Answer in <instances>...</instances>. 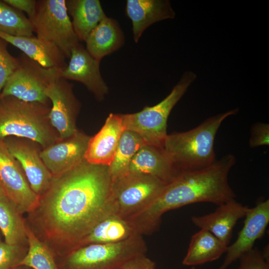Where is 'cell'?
I'll return each instance as SVG.
<instances>
[{
  "label": "cell",
  "mask_w": 269,
  "mask_h": 269,
  "mask_svg": "<svg viewBox=\"0 0 269 269\" xmlns=\"http://www.w3.org/2000/svg\"><path fill=\"white\" fill-rule=\"evenodd\" d=\"M112 183L109 166L86 160L53 176L34 209L47 236L75 248L97 223L116 214Z\"/></svg>",
  "instance_id": "cell-1"
},
{
  "label": "cell",
  "mask_w": 269,
  "mask_h": 269,
  "mask_svg": "<svg viewBox=\"0 0 269 269\" xmlns=\"http://www.w3.org/2000/svg\"><path fill=\"white\" fill-rule=\"evenodd\" d=\"M236 161L228 154L208 167L179 172L148 206L128 221L138 235H149L158 229L162 216L170 210L200 202L220 205L236 199L228 181Z\"/></svg>",
  "instance_id": "cell-2"
},
{
  "label": "cell",
  "mask_w": 269,
  "mask_h": 269,
  "mask_svg": "<svg viewBox=\"0 0 269 269\" xmlns=\"http://www.w3.org/2000/svg\"><path fill=\"white\" fill-rule=\"evenodd\" d=\"M238 111V109L231 110L206 119L190 130L167 134L163 147L178 173L203 168L216 161V134L224 120Z\"/></svg>",
  "instance_id": "cell-3"
},
{
  "label": "cell",
  "mask_w": 269,
  "mask_h": 269,
  "mask_svg": "<svg viewBox=\"0 0 269 269\" xmlns=\"http://www.w3.org/2000/svg\"><path fill=\"white\" fill-rule=\"evenodd\" d=\"M51 104L0 97V138H24L45 148L60 138L51 124Z\"/></svg>",
  "instance_id": "cell-4"
},
{
  "label": "cell",
  "mask_w": 269,
  "mask_h": 269,
  "mask_svg": "<svg viewBox=\"0 0 269 269\" xmlns=\"http://www.w3.org/2000/svg\"><path fill=\"white\" fill-rule=\"evenodd\" d=\"M196 78L194 73L187 71L169 94L157 104L145 107L137 113L122 114L124 129L138 134L145 144L163 147L168 134V116Z\"/></svg>",
  "instance_id": "cell-5"
},
{
  "label": "cell",
  "mask_w": 269,
  "mask_h": 269,
  "mask_svg": "<svg viewBox=\"0 0 269 269\" xmlns=\"http://www.w3.org/2000/svg\"><path fill=\"white\" fill-rule=\"evenodd\" d=\"M145 243L140 235L112 244H91L72 250L66 260L67 269H111L120 268L130 259L145 254Z\"/></svg>",
  "instance_id": "cell-6"
},
{
  "label": "cell",
  "mask_w": 269,
  "mask_h": 269,
  "mask_svg": "<svg viewBox=\"0 0 269 269\" xmlns=\"http://www.w3.org/2000/svg\"><path fill=\"white\" fill-rule=\"evenodd\" d=\"M36 37L56 46L69 59L80 43L69 16L65 0H37L36 12L29 20Z\"/></svg>",
  "instance_id": "cell-7"
},
{
  "label": "cell",
  "mask_w": 269,
  "mask_h": 269,
  "mask_svg": "<svg viewBox=\"0 0 269 269\" xmlns=\"http://www.w3.org/2000/svg\"><path fill=\"white\" fill-rule=\"evenodd\" d=\"M166 184L154 177L129 173L112 181L111 198L116 214L128 220L148 206Z\"/></svg>",
  "instance_id": "cell-8"
},
{
  "label": "cell",
  "mask_w": 269,
  "mask_h": 269,
  "mask_svg": "<svg viewBox=\"0 0 269 269\" xmlns=\"http://www.w3.org/2000/svg\"><path fill=\"white\" fill-rule=\"evenodd\" d=\"M18 58V66L6 82L0 97L10 96L25 102L51 104L46 91L62 70L45 68L23 53Z\"/></svg>",
  "instance_id": "cell-9"
},
{
  "label": "cell",
  "mask_w": 269,
  "mask_h": 269,
  "mask_svg": "<svg viewBox=\"0 0 269 269\" xmlns=\"http://www.w3.org/2000/svg\"><path fill=\"white\" fill-rule=\"evenodd\" d=\"M73 88L72 83L59 76L51 82L46 91L51 103L49 120L60 138L69 137L79 131L76 120L81 104Z\"/></svg>",
  "instance_id": "cell-10"
},
{
  "label": "cell",
  "mask_w": 269,
  "mask_h": 269,
  "mask_svg": "<svg viewBox=\"0 0 269 269\" xmlns=\"http://www.w3.org/2000/svg\"><path fill=\"white\" fill-rule=\"evenodd\" d=\"M0 181L6 195L22 213L36 208L39 197L31 189L19 163L0 138Z\"/></svg>",
  "instance_id": "cell-11"
},
{
  "label": "cell",
  "mask_w": 269,
  "mask_h": 269,
  "mask_svg": "<svg viewBox=\"0 0 269 269\" xmlns=\"http://www.w3.org/2000/svg\"><path fill=\"white\" fill-rule=\"evenodd\" d=\"M3 140L21 167L31 189L40 197L53 178L40 156L42 148L36 142L24 138L11 136Z\"/></svg>",
  "instance_id": "cell-12"
},
{
  "label": "cell",
  "mask_w": 269,
  "mask_h": 269,
  "mask_svg": "<svg viewBox=\"0 0 269 269\" xmlns=\"http://www.w3.org/2000/svg\"><path fill=\"white\" fill-rule=\"evenodd\" d=\"M90 138L78 131L42 149L40 156L53 176L63 174L86 160L85 155Z\"/></svg>",
  "instance_id": "cell-13"
},
{
  "label": "cell",
  "mask_w": 269,
  "mask_h": 269,
  "mask_svg": "<svg viewBox=\"0 0 269 269\" xmlns=\"http://www.w3.org/2000/svg\"><path fill=\"white\" fill-rule=\"evenodd\" d=\"M69 59L66 67L61 70L60 77L82 83L98 101H102L108 93L109 88L101 74L100 62L81 43L73 49Z\"/></svg>",
  "instance_id": "cell-14"
},
{
  "label": "cell",
  "mask_w": 269,
  "mask_h": 269,
  "mask_svg": "<svg viewBox=\"0 0 269 269\" xmlns=\"http://www.w3.org/2000/svg\"><path fill=\"white\" fill-rule=\"evenodd\" d=\"M244 226L236 240L228 246L225 260L218 269H226L233 262L254 247L256 241L262 238L269 223V200L259 202L249 209Z\"/></svg>",
  "instance_id": "cell-15"
},
{
  "label": "cell",
  "mask_w": 269,
  "mask_h": 269,
  "mask_svg": "<svg viewBox=\"0 0 269 269\" xmlns=\"http://www.w3.org/2000/svg\"><path fill=\"white\" fill-rule=\"evenodd\" d=\"M124 130L122 114L111 113L101 130L91 137L85 160L91 164L109 166Z\"/></svg>",
  "instance_id": "cell-16"
},
{
  "label": "cell",
  "mask_w": 269,
  "mask_h": 269,
  "mask_svg": "<svg viewBox=\"0 0 269 269\" xmlns=\"http://www.w3.org/2000/svg\"><path fill=\"white\" fill-rule=\"evenodd\" d=\"M249 208L236 199L226 202L213 212L200 216H192V223L200 229H205L228 246L233 230L237 221L245 217Z\"/></svg>",
  "instance_id": "cell-17"
},
{
  "label": "cell",
  "mask_w": 269,
  "mask_h": 269,
  "mask_svg": "<svg viewBox=\"0 0 269 269\" xmlns=\"http://www.w3.org/2000/svg\"><path fill=\"white\" fill-rule=\"evenodd\" d=\"M129 173L151 176L167 184L178 172L163 147L145 144L133 158Z\"/></svg>",
  "instance_id": "cell-18"
},
{
  "label": "cell",
  "mask_w": 269,
  "mask_h": 269,
  "mask_svg": "<svg viewBox=\"0 0 269 269\" xmlns=\"http://www.w3.org/2000/svg\"><path fill=\"white\" fill-rule=\"evenodd\" d=\"M126 12L132 22L135 43L149 26L164 19L174 18L175 16L170 2L167 0H128Z\"/></svg>",
  "instance_id": "cell-19"
},
{
  "label": "cell",
  "mask_w": 269,
  "mask_h": 269,
  "mask_svg": "<svg viewBox=\"0 0 269 269\" xmlns=\"http://www.w3.org/2000/svg\"><path fill=\"white\" fill-rule=\"evenodd\" d=\"M0 37L45 68L62 70L67 65L66 58L59 49L33 35L16 36L0 32Z\"/></svg>",
  "instance_id": "cell-20"
},
{
  "label": "cell",
  "mask_w": 269,
  "mask_h": 269,
  "mask_svg": "<svg viewBox=\"0 0 269 269\" xmlns=\"http://www.w3.org/2000/svg\"><path fill=\"white\" fill-rule=\"evenodd\" d=\"M85 42L87 51L100 62L124 45L125 36L119 23L107 16L91 31Z\"/></svg>",
  "instance_id": "cell-21"
},
{
  "label": "cell",
  "mask_w": 269,
  "mask_h": 269,
  "mask_svg": "<svg viewBox=\"0 0 269 269\" xmlns=\"http://www.w3.org/2000/svg\"><path fill=\"white\" fill-rule=\"evenodd\" d=\"M136 235L138 234L127 220L112 214L97 223L75 248L91 244L116 243Z\"/></svg>",
  "instance_id": "cell-22"
},
{
  "label": "cell",
  "mask_w": 269,
  "mask_h": 269,
  "mask_svg": "<svg viewBox=\"0 0 269 269\" xmlns=\"http://www.w3.org/2000/svg\"><path fill=\"white\" fill-rule=\"evenodd\" d=\"M66 5L80 41H85L91 31L107 17L98 0H66Z\"/></svg>",
  "instance_id": "cell-23"
},
{
  "label": "cell",
  "mask_w": 269,
  "mask_h": 269,
  "mask_svg": "<svg viewBox=\"0 0 269 269\" xmlns=\"http://www.w3.org/2000/svg\"><path fill=\"white\" fill-rule=\"evenodd\" d=\"M228 246L209 231L200 229L191 237L182 264L196 266L216 260L226 253Z\"/></svg>",
  "instance_id": "cell-24"
},
{
  "label": "cell",
  "mask_w": 269,
  "mask_h": 269,
  "mask_svg": "<svg viewBox=\"0 0 269 269\" xmlns=\"http://www.w3.org/2000/svg\"><path fill=\"white\" fill-rule=\"evenodd\" d=\"M26 228L22 213L3 190L0 193V231L4 242L10 245H28Z\"/></svg>",
  "instance_id": "cell-25"
},
{
  "label": "cell",
  "mask_w": 269,
  "mask_h": 269,
  "mask_svg": "<svg viewBox=\"0 0 269 269\" xmlns=\"http://www.w3.org/2000/svg\"><path fill=\"white\" fill-rule=\"evenodd\" d=\"M145 144L141 137L135 133L129 130L124 131L113 160L109 166L112 181L129 174L133 158Z\"/></svg>",
  "instance_id": "cell-26"
},
{
  "label": "cell",
  "mask_w": 269,
  "mask_h": 269,
  "mask_svg": "<svg viewBox=\"0 0 269 269\" xmlns=\"http://www.w3.org/2000/svg\"><path fill=\"white\" fill-rule=\"evenodd\" d=\"M28 249L18 266L31 269H57L52 254L39 239L27 227Z\"/></svg>",
  "instance_id": "cell-27"
},
{
  "label": "cell",
  "mask_w": 269,
  "mask_h": 269,
  "mask_svg": "<svg viewBox=\"0 0 269 269\" xmlns=\"http://www.w3.org/2000/svg\"><path fill=\"white\" fill-rule=\"evenodd\" d=\"M0 32L12 36H30L33 29L23 12L0 0Z\"/></svg>",
  "instance_id": "cell-28"
},
{
  "label": "cell",
  "mask_w": 269,
  "mask_h": 269,
  "mask_svg": "<svg viewBox=\"0 0 269 269\" xmlns=\"http://www.w3.org/2000/svg\"><path fill=\"white\" fill-rule=\"evenodd\" d=\"M8 43L0 37V94L8 78L19 64L18 58L8 51Z\"/></svg>",
  "instance_id": "cell-29"
},
{
  "label": "cell",
  "mask_w": 269,
  "mask_h": 269,
  "mask_svg": "<svg viewBox=\"0 0 269 269\" xmlns=\"http://www.w3.org/2000/svg\"><path fill=\"white\" fill-rule=\"evenodd\" d=\"M24 247L0 242V269H12L17 267L25 256Z\"/></svg>",
  "instance_id": "cell-30"
},
{
  "label": "cell",
  "mask_w": 269,
  "mask_h": 269,
  "mask_svg": "<svg viewBox=\"0 0 269 269\" xmlns=\"http://www.w3.org/2000/svg\"><path fill=\"white\" fill-rule=\"evenodd\" d=\"M239 259L240 264L238 269H269V261L257 248H253Z\"/></svg>",
  "instance_id": "cell-31"
},
{
  "label": "cell",
  "mask_w": 269,
  "mask_h": 269,
  "mask_svg": "<svg viewBox=\"0 0 269 269\" xmlns=\"http://www.w3.org/2000/svg\"><path fill=\"white\" fill-rule=\"evenodd\" d=\"M249 145L252 148L269 145V124L259 122L252 126Z\"/></svg>",
  "instance_id": "cell-32"
},
{
  "label": "cell",
  "mask_w": 269,
  "mask_h": 269,
  "mask_svg": "<svg viewBox=\"0 0 269 269\" xmlns=\"http://www.w3.org/2000/svg\"><path fill=\"white\" fill-rule=\"evenodd\" d=\"M121 269H155V264L145 254L135 256L125 262Z\"/></svg>",
  "instance_id": "cell-33"
},
{
  "label": "cell",
  "mask_w": 269,
  "mask_h": 269,
  "mask_svg": "<svg viewBox=\"0 0 269 269\" xmlns=\"http://www.w3.org/2000/svg\"><path fill=\"white\" fill-rule=\"evenodd\" d=\"M3 1L16 10L25 12L29 20L35 13L37 3L36 0H3Z\"/></svg>",
  "instance_id": "cell-34"
},
{
  "label": "cell",
  "mask_w": 269,
  "mask_h": 269,
  "mask_svg": "<svg viewBox=\"0 0 269 269\" xmlns=\"http://www.w3.org/2000/svg\"><path fill=\"white\" fill-rule=\"evenodd\" d=\"M12 269H31L28 267H25V266H19L14 268Z\"/></svg>",
  "instance_id": "cell-35"
},
{
  "label": "cell",
  "mask_w": 269,
  "mask_h": 269,
  "mask_svg": "<svg viewBox=\"0 0 269 269\" xmlns=\"http://www.w3.org/2000/svg\"><path fill=\"white\" fill-rule=\"evenodd\" d=\"M3 190V188H2V187L1 182H0V193L1 192H2Z\"/></svg>",
  "instance_id": "cell-36"
},
{
  "label": "cell",
  "mask_w": 269,
  "mask_h": 269,
  "mask_svg": "<svg viewBox=\"0 0 269 269\" xmlns=\"http://www.w3.org/2000/svg\"><path fill=\"white\" fill-rule=\"evenodd\" d=\"M111 269H121L120 268H113Z\"/></svg>",
  "instance_id": "cell-37"
},
{
  "label": "cell",
  "mask_w": 269,
  "mask_h": 269,
  "mask_svg": "<svg viewBox=\"0 0 269 269\" xmlns=\"http://www.w3.org/2000/svg\"><path fill=\"white\" fill-rule=\"evenodd\" d=\"M0 242H1V240H0Z\"/></svg>",
  "instance_id": "cell-38"
}]
</instances>
